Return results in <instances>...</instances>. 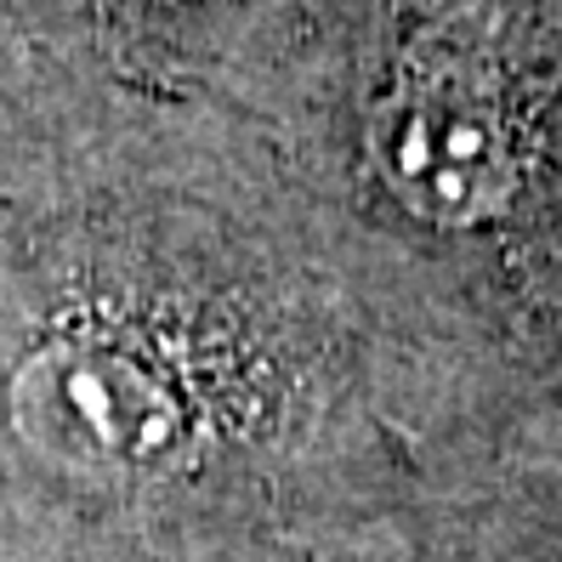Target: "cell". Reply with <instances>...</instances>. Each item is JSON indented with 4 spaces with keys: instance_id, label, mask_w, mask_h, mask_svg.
Listing matches in <instances>:
<instances>
[{
    "instance_id": "1",
    "label": "cell",
    "mask_w": 562,
    "mask_h": 562,
    "mask_svg": "<svg viewBox=\"0 0 562 562\" xmlns=\"http://www.w3.org/2000/svg\"><path fill=\"white\" fill-rule=\"evenodd\" d=\"M0 131V562L313 551L494 415L284 165Z\"/></svg>"
},
{
    "instance_id": "2",
    "label": "cell",
    "mask_w": 562,
    "mask_h": 562,
    "mask_svg": "<svg viewBox=\"0 0 562 562\" xmlns=\"http://www.w3.org/2000/svg\"><path fill=\"white\" fill-rule=\"evenodd\" d=\"M86 52L131 86L200 80L245 18V0H46Z\"/></svg>"
},
{
    "instance_id": "3",
    "label": "cell",
    "mask_w": 562,
    "mask_h": 562,
    "mask_svg": "<svg viewBox=\"0 0 562 562\" xmlns=\"http://www.w3.org/2000/svg\"><path fill=\"white\" fill-rule=\"evenodd\" d=\"M216 562H302V551H239V557H216Z\"/></svg>"
}]
</instances>
